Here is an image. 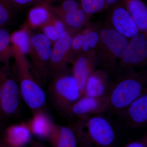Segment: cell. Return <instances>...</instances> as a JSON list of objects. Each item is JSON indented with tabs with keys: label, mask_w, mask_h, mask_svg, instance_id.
Wrapping results in <instances>:
<instances>
[{
	"label": "cell",
	"mask_w": 147,
	"mask_h": 147,
	"mask_svg": "<svg viewBox=\"0 0 147 147\" xmlns=\"http://www.w3.org/2000/svg\"><path fill=\"white\" fill-rule=\"evenodd\" d=\"M39 29L41 32L50 40L52 44L66 30L65 26L62 21L53 14L49 20Z\"/></svg>",
	"instance_id": "7402d4cb"
},
{
	"label": "cell",
	"mask_w": 147,
	"mask_h": 147,
	"mask_svg": "<svg viewBox=\"0 0 147 147\" xmlns=\"http://www.w3.org/2000/svg\"><path fill=\"white\" fill-rule=\"evenodd\" d=\"M122 147H147V134L138 140L129 142Z\"/></svg>",
	"instance_id": "f546056e"
},
{
	"label": "cell",
	"mask_w": 147,
	"mask_h": 147,
	"mask_svg": "<svg viewBox=\"0 0 147 147\" xmlns=\"http://www.w3.org/2000/svg\"><path fill=\"white\" fill-rule=\"evenodd\" d=\"M28 147H48L37 140H32Z\"/></svg>",
	"instance_id": "4dcf8cb0"
},
{
	"label": "cell",
	"mask_w": 147,
	"mask_h": 147,
	"mask_svg": "<svg viewBox=\"0 0 147 147\" xmlns=\"http://www.w3.org/2000/svg\"><path fill=\"white\" fill-rule=\"evenodd\" d=\"M46 139L52 147H79L76 134L71 126L55 123Z\"/></svg>",
	"instance_id": "2e32d148"
},
{
	"label": "cell",
	"mask_w": 147,
	"mask_h": 147,
	"mask_svg": "<svg viewBox=\"0 0 147 147\" xmlns=\"http://www.w3.org/2000/svg\"><path fill=\"white\" fill-rule=\"evenodd\" d=\"M26 123L32 135L40 139H47L55 123L44 109L33 113L32 117Z\"/></svg>",
	"instance_id": "e0dca14e"
},
{
	"label": "cell",
	"mask_w": 147,
	"mask_h": 147,
	"mask_svg": "<svg viewBox=\"0 0 147 147\" xmlns=\"http://www.w3.org/2000/svg\"><path fill=\"white\" fill-rule=\"evenodd\" d=\"M83 33L84 43L81 53L87 55L96 54V51L100 40L99 31L87 29Z\"/></svg>",
	"instance_id": "cb8c5ba5"
},
{
	"label": "cell",
	"mask_w": 147,
	"mask_h": 147,
	"mask_svg": "<svg viewBox=\"0 0 147 147\" xmlns=\"http://www.w3.org/2000/svg\"><path fill=\"white\" fill-rule=\"evenodd\" d=\"M51 78L48 96L56 110L66 114L71 105L83 94L69 69Z\"/></svg>",
	"instance_id": "277c9868"
},
{
	"label": "cell",
	"mask_w": 147,
	"mask_h": 147,
	"mask_svg": "<svg viewBox=\"0 0 147 147\" xmlns=\"http://www.w3.org/2000/svg\"><path fill=\"white\" fill-rule=\"evenodd\" d=\"M111 6L108 18L112 26L127 38H131L139 33L137 25L121 1H118Z\"/></svg>",
	"instance_id": "30bf717a"
},
{
	"label": "cell",
	"mask_w": 147,
	"mask_h": 147,
	"mask_svg": "<svg viewBox=\"0 0 147 147\" xmlns=\"http://www.w3.org/2000/svg\"><path fill=\"white\" fill-rule=\"evenodd\" d=\"M79 1L83 10L90 17L109 7L106 0H79Z\"/></svg>",
	"instance_id": "d4e9b609"
},
{
	"label": "cell",
	"mask_w": 147,
	"mask_h": 147,
	"mask_svg": "<svg viewBox=\"0 0 147 147\" xmlns=\"http://www.w3.org/2000/svg\"><path fill=\"white\" fill-rule=\"evenodd\" d=\"M130 13L139 31L147 34V7L141 0H121Z\"/></svg>",
	"instance_id": "ac0fdd59"
},
{
	"label": "cell",
	"mask_w": 147,
	"mask_h": 147,
	"mask_svg": "<svg viewBox=\"0 0 147 147\" xmlns=\"http://www.w3.org/2000/svg\"><path fill=\"white\" fill-rule=\"evenodd\" d=\"M97 61L96 54L81 53L76 56L71 63V72L83 95L87 79L95 70Z\"/></svg>",
	"instance_id": "4fadbf2b"
},
{
	"label": "cell",
	"mask_w": 147,
	"mask_h": 147,
	"mask_svg": "<svg viewBox=\"0 0 147 147\" xmlns=\"http://www.w3.org/2000/svg\"><path fill=\"white\" fill-rule=\"evenodd\" d=\"M15 9L25 8L28 7L40 4L48 3L53 4V3L59 0H8Z\"/></svg>",
	"instance_id": "83f0119b"
},
{
	"label": "cell",
	"mask_w": 147,
	"mask_h": 147,
	"mask_svg": "<svg viewBox=\"0 0 147 147\" xmlns=\"http://www.w3.org/2000/svg\"><path fill=\"white\" fill-rule=\"evenodd\" d=\"M32 30L24 24L19 30L10 34V40L11 46L16 47L26 56L31 47Z\"/></svg>",
	"instance_id": "44dd1931"
},
{
	"label": "cell",
	"mask_w": 147,
	"mask_h": 147,
	"mask_svg": "<svg viewBox=\"0 0 147 147\" xmlns=\"http://www.w3.org/2000/svg\"><path fill=\"white\" fill-rule=\"evenodd\" d=\"M12 47L14 59L12 69L19 85L21 98L32 113L44 109L47 101L45 91L31 71L26 56Z\"/></svg>",
	"instance_id": "7a4b0ae2"
},
{
	"label": "cell",
	"mask_w": 147,
	"mask_h": 147,
	"mask_svg": "<svg viewBox=\"0 0 147 147\" xmlns=\"http://www.w3.org/2000/svg\"><path fill=\"white\" fill-rule=\"evenodd\" d=\"M52 42L41 32L32 34L28 55L30 59L32 73L40 83H45L49 77Z\"/></svg>",
	"instance_id": "8992f818"
},
{
	"label": "cell",
	"mask_w": 147,
	"mask_h": 147,
	"mask_svg": "<svg viewBox=\"0 0 147 147\" xmlns=\"http://www.w3.org/2000/svg\"><path fill=\"white\" fill-rule=\"evenodd\" d=\"M147 74L137 72L133 69L127 70L113 85L107 94L109 110L119 113L125 110L131 102L147 90Z\"/></svg>",
	"instance_id": "3957f363"
},
{
	"label": "cell",
	"mask_w": 147,
	"mask_h": 147,
	"mask_svg": "<svg viewBox=\"0 0 147 147\" xmlns=\"http://www.w3.org/2000/svg\"><path fill=\"white\" fill-rule=\"evenodd\" d=\"M84 33L78 32L72 37L71 47V55L73 61L77 55L82 53L84 43Z\"/></svg>",
	"instance_id": "f1b7e54d"
},
{
	"label": "cell",
	"mask_w": 147,
	"mask_h": 147,
	"mask_svg": "<svg viewBox=\"0 0 147 147\" xmlns=\"http://www.w3.org/2000/svg\"><path fill=\"white\" fill-rule=\"evenodd\" d=\"M79 145V147H90L88 146H86V145L83 144H78Z\"/></svg>",
	"instance_id": "e575fe53"
},
{
	"label": "cell",
	"mask_w": 147,
	"mask_h": 147,
	"mask_svg": "<svg viewBox=\"0 0 147 147\" xmlns=\"http://www.w3.org/2000/svg\"><path fill=\"white\" fill-rule=\"evenodd\" d=\"M131 38L120 60V65L125 70L143 67L147 62V34L139 32Z\"/></svg>",
	"instance_id": "9c48e42d"
},
{
	"label": "cell",
	"mask_w": 147,
	"mask_h": 147,
	"mask_svg": "<svg viewBox=\"0 0 147 147\" xmlns=\"http://www.w3.org/2000/svg\"><path fill=\"white\" fill-rule=\"evenodd\" d=\"M123 116L129 126L132 128L144 126L147 122V90L119 113Z\"/></svg>",
	"instance_id": "7c38bea8"
},
{
	"label": "cell",
	"mask_w": 147,
	"mask_h": 147,
	"mask_svg": "<svg viewBox=\"0 0 147 147\" xmlns=\"http://www.w3.org/2000/svg\"><path fill=\"white\" fill-rule=\"evenodd\" d=\"M14 9L8 0H0V28H6L11 24Z\"/></svg>",
	"instance_id": "484cf974"
},
{
	"label": "cell",
	"mask_w": 147,
	"mask_h": 147,
	"mask_svg": "<svg viewBox=\"0 0 147 147\" xmlns=\"http://www.w3.org/2000/svg\"><path fill=\"white\" fill-rule=\"evenodd\" d=\"M50 4L43 3L31 7L27 15L25 25L30 30L40 28L52 15Z\"/></svg>",
	"instance_id": "d6986e66"
},
{
	"label": "cell",
	"mask_w": 147,
	"mask_h": 147,
	"mask_svg": "<svg viewBox=\"0 0 147 147\" xmlns=\"http://www.w3.org/2000/svg\"><path fill=\"white\" fill-rule=\"evenodd\" d=\"M110 87L107 72L101 69L95 70L87 79L83 95L92 97H103L108 94Z\"/></svg>",
	"instance_id": "9a60e30c"
},
{
	"label": "cell",
	"mask_w": 147,
	"mask_h": 147,
	"mask_svg": "<svg viewBox=\"0 0 147 147\" xmlns=\"http://www.w3.org/2000/svg\"><path fill=\"white\" fill-rule=\"evenodd\" d=\"M108 110L107 95L96 98L83 95L71 105L66 115L79 118L84 116L102 114Z\"/></svg>",
	"instance_id": "8fae6325"
},
{
	"label": "cell",
	"mask_w": 147,
	"mask_h": 147,
	"mask_svg": "<svg viewBox=\"0 0 147 147\" xmlns=\"http://www.w3.org/2000/svg\"><path fill=\"white\" fill-rule=\"evenodd\" d=\"M78 144L90 147H115L116 134L110 121L102 114L78 118L72 126Z\"/></svg>",
	"instance_id": "6da1fadb"
},
{
	"label": "cell",
	"mask_w": 147,
	"mask_h": 147,
	"mask_svg": "<svg viewBox=\"0 0 147 147\" xmlns=\"http://www.w3.org/2000/svg\"><path fill=\"white\" fill-rule=\"evenodd\" d=\"M80 7L79 1L77 0H63L59 5H50L51 12L55 16L74 11Z\"/></svg>",
	"instance_id": "4316f807"
},
{
	"label": "cell",
	"mask_w": 147,
	"mask_h": 147,
	"mask_svg": "<svg viewBox=\"0 0 147 147\" xmlns=\"http://www.w3.org/2000/svg\"><path fill=\"white\" fill-rule=\"evenodd\" d=\"M119 1V0H106L109 7Z\"/></svg>",
	"instance_id": "1f68e13d"
},
{
	"label": "cell",
	"mask_w": 147,
	"mask_h": 147,
	"mask_svg": "<svg viewBox=\"0 0 147 147\" xmlns=\"http://www.w3.org/2000/svg\"><path fill=\"white\" fill-rule=\"evenodd\" d=\"M10 34L6 28H0V64L9 67L13 51L10 43Z\"/></svg>",
	"instance_id": "603a6c76"
},
{
	"label": "cell",
	"mask_w": 147,
	"mask_h": 147,
	"mask_svg": "<svg viewBox=\"0 0 147 147\" xmlns=\"http://www.w3.org/2000/svg\"><path fill=\"white\" fill-rule=\"evenodd\" d=\"M1 67L2 65H1L0 64V71H1ZM0 72H1V71H0ZM1 78H0V100H1Z\"/></svg>",
	"instance_id": "836d02e7"
},
{
	"label": "cell",
	"mask_w": 147,
	"mask_h": 147,
	"mask_svg": "<svg viewBox=\"0 0 147 147\" xmlns=\"http://www.w3.org/2000/svg\"><path fill=\"white\" fill-rule=\"evenodd\" d=\"M32 136L26 123L22 122L8 127L2 140L9 147H26L32 141Z\"/></svg>",
	"instance_id": "5bb4252c"
},
{
	"label": "cell",
	"mask_w": 147,
	"mask_h": 147,
	"mask_svg": "<svg viewBox=\"0 0 147 147\" xmlns=\"http://www.w3.org/2000/svg\"><path fill=\"white\" fill-rule=\"evenodd\" d=\"M0 147H9L4 143L2 140H0Z\"/></svg>",
	"instance_id": "d6a6232c"
},
{
	"label": "cell",
	"mask_w": 147,
	"mask_h": 147,
	"mask_svg": "<svg viewBox=\"0 0 147 147\" xmlns=\"http://www.w3.org/2000/svg\"><path fill=\"white\" fill-rule=\"evenodd\" d=\"M100 40L96 53L98 59L106 68L112 69L117 60H120L128 45L127 38L110 27L100 31Z\"/></svg>",
	"instance_id": "5b68a950"
},
{
	"label": "cell",
	"mask_w": 147,
	"mask_h": 147,
	"mask_svg": "<svg viewBox=\"0 0 147 147\" xmlns=\"http://www.w3.org/2000/svg\"><path fill=\"white\" fill-rule=\"evenodd\" d=\"M1 93L0 117L9 118L16 115L20 108L21 98L17 79L9 67L3 66L1 73Z\"/></svg>",
	"instance_id": "52a82bcc"
},
{
	"label": "cell",
	"mask_w": 147,
	"mask_h": 147,
	"mask_svg": "<svg viewBox=\"0 0 147 147\" xmlns=\"http://www.w3.org/2000/svg\"><path fill=\"white\" fill-rule=\"evenodd\" d=\"M55 16L62 21L66 30L74 34L80 31L90 18L81 7L74 11Z\"/></svg>",
	"instance_id": "ffe728a7"
},
{
	"label": "cell",
	"mask_w": 147,
	"mask_h": 147,
	"mask_svg": "<svg viewBox=\"0 0 147 147\" xmlns=\"http://www.w3.org/2000/svg\"><path fill=\"white\" fill-rule=\"evenodd\" d=\"M74 35L65 30L53 44L49 77L68 69L67 64L73 62L71 47L72 37Z\"/></svg>",
	"instance_id": "ba28073f"
}]
</instances>
